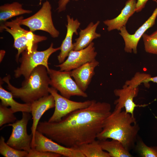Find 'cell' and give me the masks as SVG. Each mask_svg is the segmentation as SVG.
Instances as JSON below:
<instances>
[{"label":"cell","mask_w":157,"mask_h":157,"mask_svg":"<svg viewBox=\"0 0 157 157\" xmlns=\"http://www.w3.org/2000/svg\"><path fill=\"white\" fill-rule=\"evenodd\" d=\"M62 156L60 154L53 152L38 151L31 149L28 153L26 157H60Z\"/></svg>","instance_id":"27"},{"label":"cell","mask_w":157,"mask_h":157,"mask_svg":"<svg viewBox=\"0 0 157 157\" xmlns=\"http://www.w3.org/2000/svg\"><path fill=\"white\" fill-rule=\"evenodd\" d=\"M152 0L156 2H157V0ZM148 1V0H137L135 6V11L138 13L141 11L144 7Z\"/></svg>","instance_id":"29"},{"label":"cell","mask_w":157,"mask_h":157,"mask_svg":"<svg viewBox=\"0 0 157 157\" xmlns=\"http://www.w3.org/2000/svg\"><path fill=\"white\" fill-rule=\"evenodd\" d=\"M54 107V99L51 94L43 97L31 104V113L33 119L32 124L31 128V134L33 135L32 149L34 148L35 135L40 119L46 111Z\"/></svg>","instance_id":"14"},{"label":"cell","mask_w":157,"mask_h":157,"mask_svg":"<svg viewBox=\"0 0 157 157\" xmlns=\"http://www.w3.org/2000/svg\"><path fill=\"white\" fill-rule=\"evenodd\" d=\"M157 3V2H156ZM157 17V6L151 16L140 26L133 34H129L126 29V26H123L120 30V35L123 38L125 43L124 50L128 53H137L138 43L145 32L155 24Z\"/></svg>","instance_id":"12"},{"label":"cell","mask_w":157,"mask_h":157,"mask_svg":"<svg viewBox=\"0 0 157 157\" xmlns=\"http://www.w3.org/2000/svg\"><path fill=\"white\" fill-rule=\"evenodd\" d=\"M149 35L151 38H157V30Z\"/></svg>","instance_id":"31"},{"label":"cell","mask_w":157,"mask_h":157,"mask_svg":"<svg viewBox=\"0 0 157 157\" xmlns=\"http://www.w3.org/2000/svg\"><path fill=\"white\" fill-rule=\"evenodd\" d=\"M100 22L98 21L95 24L90 23L86 28L80 29L79 36L75 39L73 43V50L78 51L83 49L87 47L94 39L100 37L101 35L96 32L97 28Z\"/></svg>","instance_id":"18"},{"label":"cell","mask_w":157,"mask_h":157,"mask_svg":"<svg viewBox=\"0 0 157 157\" xmlns=\"http://www.w3.org/2000/svg\"><path fill=\"white\" fill-rule=\"evenodd\" d=\"M36 150L53 152L67 157H85L78 149L63 145L46 137L37 130L34 148Z\"/></svg>","instance_id":"10"},{"label":"cell","mask_w":157,"mask_h":157,"mask_svg":"<svg viewBox=\"0 0 157 157\" xmlns=\"http://www.w3.org/2000/svg\"><path fill=\"white\" fill-rule=\"evenodd\" d=\"M32 12L31 10L23 9L22 4L14 2L0 6V21L3 23L14 17Z\"/></svg>","instance_id":"21"},{"label":"cell","mask_w":157,"mask_h":157,"mask_svg":"<svg viewBox=\"0 0 157 157\" xmlns=\"http://www.w3.org/2000/svg\"><path fill=\"white\" fill-rule=\"evenodd\" d=\"M51 9L50 3L46 0L36 13L29 17L22 19L21 22V25L27 26L32 32L41 30L48 33L52 38H57L60 33L54 25Z\"/></svg>","instance_id":"6"},{"label":"cell","mask_w":157,"mask_h":157,"mask_svg":"<svg viewBox=\"0 0 157 157\" xmlns=\"http://www.w3.org/2000/svg\"><path fill=\"white\" fill-rule=\"evenodd\" d=\"M94 43L92 42L85 48L79 50H72L67 59L63 63L55 65L60 71H70L88 62L95 59L97 53Z\"/></svg>","instance_id":"11"},{"label":"cell","mask_w":157,"mask_h":157,"mask_svg":"<svg viewBox=\"0 0 157 157\" xmlns=\"http://www.w3.org/2000/svg\"><path fill=\"white\" fill-rule=\"evenodd\" d=\"M77 1L78 0H73ZM70 0H59L58 2V7L56 10L58 13H60L65 10L67 5Z\"/></svg>","instance_id":"28"},{"label":"cell","mask_w":157,"mask_h":157,"mask_svg":"<svg viewBox=\"0 0 157 157\" xmlns=\"http://www.w3.org/2000/svg\"><path fill=\"white\" fill-rule=\"evenodd\" d=\"M0 154L4 157H26L28 152L24 150L15 149L5 142L4 138L0 139Z\"/></svg>","instance_id":"23"},{"label":"cell","mask_w":157,"mask_h":157,"mask_svg":"<svg viewBox=\"0 0 157 157\" xmlns=\"http://www.w3.org/2000/svg\"><path fill=\"white\" fill-rule=\"evenodd\" d=\"M2 79L0 78V99L1 104L10 108L14 113L17 112L31 113V104H21L15 100L12 93L5 90L2 86Z\"/></svg>","instance_id":"19"},{"label":"cell","mask_w":157,"mask_h":157,"mask_svg":"<svg viewBox=\"0 0 157 157\" xmlns=\"http://www.w3.org/2000/svg\"><path fill=\"white\" fill-rule=\"evenodd\" d=\"M75 148L78 149L85 157H110L108 153L102 149L98 140Z\"/></svg>","instance_id":"22"},{"label":"cell","mask_w":157,"mask_h":157,"mask_svg":"<svg viewBox=\"0 0 157 157\" xmlns=\"http://www.w3.org/2000/svg\"><path fill=\"white\" fill-rule=\"evenodd\" d=\"M102 149L108 152L110 157H131L129 151L118 140L111 139L99 140Z\"/></svg>","instance_id":"20"},{"label":"cell","mask_w":157,"mask_h":157,"mask_svg":"<svg viewBox=\"0 0 157 157\" xmlns=\"http://www.w3.org/2000/svg\"><path fill=\"white\" fill-rule=\"evenodd\" d=\"M99 64V62L95 60L70 71L71 76L82 91L85 92L88 88L95 74V69Z\"/></svg>","instance_id":"15"},{"label":"cell","mask_w":157,"mask_h":157,"mask_svg":"<svg viewBox=\"0 0 157 157\" xmlns=\"http://www.w3.org/2000/svg\"><path fill=\"white\" fill-rule=\"evenodd\" d=\"M138 92V87L135 88L125 84L121 88L114 90V94L118 97L114 101L115 108L118 109L124 108L127 113L134 116V112L136 107H144L147 105H137L133 101L134 98L137 96Z\"/></svg>","instance_id":"13"},{"label":"cell","mask_w":157,"mask_h":157,"mask_svg":"<svg viewBox=\"0 0 157 157\" xmlns=\"http://www.w3.org/2000/svg\"><path fill=\"white\" fill-rule=\"evenodd\" d=\"M134 148L140 157H157V147H149L139 138H138Z\"/></svg>","instance_id":"24"},{"label":"cell","mask_w":157,"mask_h":157,"mask_svg":"<svg viewBox=\"0 0 157 157\" xmlns=\"http://www.w3.org/2000/svg\"><path fill=\"white\" fill-rule=\"evenodd\" d=\"M142 37L146 52L157 55V38H151L145 33Z\"/></svg>","instance_id":"26"},{"label":"cell","mask_w":157,"mask_h":157,"mask_svg":"<svg viewBox=\"0 0 157 157\" xmlns=\"http://www.w3.org/2000/svg\"><path fill=\"white\" fill-rule=\"evenodd\" d=\"M8 75L2 79L7 84L6 88L14 98H19L25 103L31 104L33 101L49 95L50 78L47 68L42 65L36 67L29 76L23 81L22 87L17 88L10 82Z\"/></svg>","instance_id":"3"},{"label":"cell","mask_w":157,"mask_h":157,"mask_svg":"<svg viewBox=\"0 0 157 157\" xmlns=\"http://www.w3.org/2000/svg\"><path fill=\"white\" fill-rule=\"evenodd\" d=\"M24 19L23 16L17 17L10 21L3 22L0 26V32L4 30L11 34L14 40V47L17 50L15 60L17 63L20 55L24 51H31L33 45L46 40L47 38L44 36L34 34L33 32L25 30L21 26V20Z\"/></svg>","instance_id":"4"},{"label":"cell","mask_w":157,"mask_h":157,"mask_svg":"<svg viewBox=\"0 0 157 157\" xmlns=\"http://www.w3.org/2000/svg\"><path fill=\"white\" fill-rule=\"evenodd\" d=\"M136 3V0H128L118 16L113 19L104 21L103 23L107 26L108 31H110L115 29L120 31L125 26L129 18L135 12Z\"/></svg>","instance_id":"17"},{"label":"cell","mask_w":157,"mask_h":157,"mask_svg":"<svg viewBox=\"0 0 157 157\" xmlns=\"http://www.w3.org/2000/svg\"><path fill=\"white\" fill-rule=\"evenodd\" d=\"M111 109L109 103L92 100L89 106L76 110L58 122H40L37 130L60 144L76 148L97 139Z\"/></svg>","instance_id":"1"},{"label":"cell","mask_w":157,"mask_h":157,"mask_svg":"<svg viewBox=\"0 0 157 157\" xmlns=\"http://www.w3.org/2000/svg\"><path fill=\"white\" fill-rule=\"evenodd\" d=\"M10 108L0 105V126L7 123H13L16 121L17 118Z\"/></svg>","instance_id":"25"},{"label":"cell","mask_w":157,"mask_h":157,"mask_svg":"<svg viewBox=\"0 0 157 157\" xmlns=\"http://www.w3.org/2000/svg\"><path fill=\"white\" fill-rule=\"evenodd\" d=\"M67 19L66 34L60 47V51L57 56L58 60L60 64L65 61L70 52L73 50V36L74 33L76 35L78 34L77 30L81 25V23L77 19H74L69 15H67Z\"/></svg>","instance_id":"16"},{"label":"cell","mask_w":157,"mask_h":157,"mask_svg":"<svg viewBox=\"0 0 157 157\" xmlns=\"http://www.w3.org/2000/svg\"><path fill=\"white\" fill-rule=\"evenodd\" d=\"M6 51L4 50H1L0 51V61H2L5 55Z\"/></svg>","instance_id":"30"},{"label":"cell","mask_w":157,"mask_h":157,"mask_svg":"<svg viewBox=\"0 0 157 157\" xmlns=\"http://www.w3.org/2000/svg\"><path fill=\"white\" fill-rule=\"evenodd\" d=\"M31 117L29 113L23 112L22 118L6 126L12 127L11 134L7 143L13 148L28 153L31 150L33 135L28 134L27 126Z\"/></svg>","instance_id":"8"},{"label":"cell","mask_w":157,"mask_h":157,"mask_svg":"<svg viewBox=\"0 0 157 157\" xmlns=\"http://www.w3.org/2000/svg\"><path fill=\"white\" fill-rule=\"evenodd\" d=\"M49 91L53 97L55 101L54 112L48 121L50 122H58L71 113L78 109L87 108L91 103L92 100L83 102L70 100L59 94L58 90L52 87H49Z\"/></svg>","instance_id":"9"},{"label":"cell","mask_w":157,"mask_h":157,"mask_svg":"<svg viewBox=\"0 0 157 157\" xmlns=\"http://www.w3.org/2000/svg\"><path fill=\"white\" fill-rule=\"evenodd\" d=\"M140 129L134 116L125 110L115 108L106 119L97 139L118 140L129 151L134 148Z\"/></svg>","instance_id":"2"},{"label":"cell","mask_w":157,"mask_h":157,"mask_svg":"<svg viewBox=\"0 0 157 157\" xmlns=\"http://www.w3.org/2000/svg\"><path fill=\"white\" fill-rule=\"evenodd\" d=\"M50 78V85L59 91L61 95L70 99L73 96L88 97L72 78L70 71H60L49 69L47 70Z\"/></svg>","instance_id":"7"},{"label":"cell","mask_w":157,"mask_h":157,"mask_svg":"<svg viewBox=\"0 0 157 157\" xmlns=\"http://www.w3.org/2000/svg\"><path fill=\"white\" fill-rule=\"evenodd\" d=\"M40 1H39V5H41V3H42V0H39Z\"/></svg>","instance_id":"32"},{"label":"cell","mask_w":157,"mask_h":157,"mask_svg":"<svg viewBox=\"0 0 157 157\" xmlns=\"http://www.w3.org/2000/svg\"><path fill=\"white\" fill-rule=\"evenodd\" d=\"M37 48V44H35L31 52L26 50L21 53V57L19 59L20 65L14 71L15 78L23 76L24 79L27 78L33 70L40 65L44 66L48 70L50 69L48 62L49 57L54 53L60 50V47L54 48L53 43L49 48L43 51H38Z\"/></svg>","instance_id":"5"}]
</instances>
